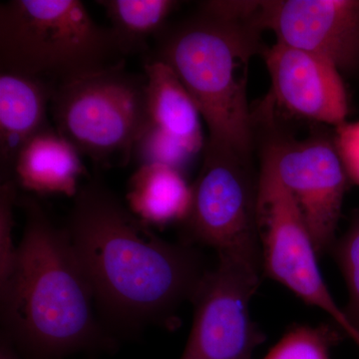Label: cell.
Returning <instances> with one entry per match:
<instances>
[{
	"mask_svg": "<svg viewBox=\"0 0 359 359\" xmlns=\"http://www.w3.org/2000/svg\"><path fill=\"white\" fill-rule=\"evenodd\" d=\"M332 141L349 182L359 186V121L335 127Z\"/></svg>",
	"mask_w": 359,
	"mask_h": 359,
	"instance_id": "cell-21",
	"label": "cell"
},
{
	"mask_svg": "<svg viewBox=\"0 0 359 359\" xmlns=\"http://www.w3.org/2000/svg\"><path fill=\"white\" fill-rule=\"evenodd\" d=\"M192 200V185L183 173L167 165L138 166L127 186V207L151 228L183 224Z\"/></svg>",
	"mask_w": 359,
	"mask_h": 359,
	"instance_id": "cell-15",
	"label": "cell"
},
{
	"mask_svg": "<svg viewBox=\"0 0 359 359\" xmlns=\"http://www.w3.org/2000/svg\"><path fill=\"white\" fill-rule=\"evenodd\" d=\"M190 214L180 242L212 248L218 255L262 264L257 235L259 179L250 160L205 144L200 173L192 185Z\"/></svg>",
	"mask_w": 359,
	"mask_h": 359,
	"instance_id": "cell-7",
	"label": "cell"
},
{
	"mask_svg": "<svg viewBox=\"0 0 359 359\" xmlns=\"http://www.w3.org/2000/svg\"><path fill=\"white\" fill-rule=\"evenodd\" d=\"M86 176L81 155L54 127L25 144L13 170L20 189L42 196L74 198L81 187L80 179Z\"/></svg>",
	"mask_w": 359,
	"mask_h": 359,
	"instance_id": "cell-13",
	"label": "cell"
},
{
	"mask_svg": "<svg viewBox=\"0 0 359 359\" xmlns=\"http://www.w3.org/2000/svg\"><path fill=\"white\" fill-rule=\"evenodd\" d=\"M146 86L124 61L62 85L51 99L54 128L97 166H127L149 124Z\"/></svg>",
	"mask_w": 359,
	"mask_h": 359,
	"instance_id": "cell-5",
	"label": "cell"
},
{
	"mask_svg": "<svg viewBox=\"0 0 359 359\" xmlns=\"http://www.w3.org/2000/svg\"><path fill=\"white\" fill-rule=\"evenodd\" d=\"M109 18L113 36L122 55L147 48L148 40L167 28V21L178 1L173 0H101Z\"/></svg>",
	"mask_w": 359,
	"mask_h": 359,
	"instance_id": "cell-16",
	"label": "cell"
},
{
	"mask_svg": "<svg viewBox=\"0 0 359 359\" xmlns=\"http://www.w3.org/2000/svg\"><path fill=\"white\" fill-rule=\"evenodd\" d=\"M192 299V330L180 359H254L266 335L250 304L261 283L262 264L219 255Z\"/></svg>",
	"mask_w": 359,
	"mask_h": 359,
	"instance_id": "cell-8",
	"label": "cell"
},
{
	"mask_svg": "<svg viewBox=\"0 0 359 359\" xmlns=\"http://www.w3.org/2000/svg\"><path fill=\"white\" fill-rule=\"evenodd\" d=\"M149 123L178 140L193 155L204 151L201 113L173 69L150 59L144 65Z\"/></svg>",
	"mask_w": 359,
	"mask_h": 359,
	"instance_id": "cell-14",
	"label": "cell"
},
{
	"mask_svg": "<svg viewBox=\"0 0 359 359\" xmlns=\"http://www.w3.org/2000/svg\"><path fill=\"white\" fill-rule=\"evenodd\" d=\"M194 157L195 155L187 150L178 140L150 123L137 142L133 153L138 166L163 164L174 168L181 173Z\"/></svg>",
	"mask_w": 359,
	"mask_h": 359,
	"instance_id": "cell-18",
	"label": "cell"
},
{
	"mask_svg": "<svg viewBox=\"0 0 359 359\" xmlns=\"http://www.w3.org/2000/svg\"><path fill=\"white\" fill-rule=\"evenodd\" d=\"M257 223L264 275L327 313L359 347V332L323 280L316 245L294 197L264 160L259 176Z\"/></svg>",
	"mask_w": 359,
	"mask_h": 359,
	"instance_id": "cell-6",
	"label": "cell"
},
{
	"mask_svg": "<svg viewBox=\"0 0 359 359\" xmlns=\"http://www.w3.org/2000/svg\"><path fill=\"white\" fill-rule=\"evenodd\" d=\"M110 28L79 0H11L0 6V72L54 89L121 62Z\"/></svg>",
	"mask_w": 359,
	"mask_h": 359,
	"instance_id": "cell-4",
	"label": "cell"
},
{
	"mask_svg": "<svg viewBox=\"0 0 359 359\" xmlns=\"http://www.w3.org/2000/svg\"><path fill=\"white\" fill-rule=\"evenodd\" d=\"M25 229L15 266L0 287L1 332L26 359L115 354L121 341L105 327L65 226L39 200L21 196Z\"/></svg>",
	"mask_w": 359,
	"mask_h": 359,
	"instance_id": "cell-2",
	"label": "cell"
},
{
	"mask_svg": "<svg viewBox=\"0 0 359 359\" xmlns=\"http://www.w3.org/2000/svg\"><path fill=\"white\" fill-rule=\"evenodd\" d=\"M278 102L292 114L339 126L349 105L341 73L309 52L276 43L264 54Z\"/></svg>",
	"mask_w": 359,
	"mask_h": 359,
	"instance_id": "cell-11",
	"label": "cell"
},
{
	"mask_svg": "<svg viewBox=\"0 0 359 359\" xmlns=\"http://www.w3.org/2000/svg\"><path fill=\"white\" fill-rule=\"evenodd\" d=\"M20 187L14 179L2 180L0 185V287L13 275L18 245L14 243V209L20 199Z\"/></svg>",
	"mask_w": 359,
	"mask_h": 359,
	"instance_id": "cell-20",
	"label": "cell"
},
{
	"mask_svg": "<svg viewBox=\"0 0 359 359\" xmlns=\"http://www.w3.org/2000/svg\"><path fill=\"white\" fill-rule=\"evenodd\" d=\"M0 359H26L23 358L15 346L6 339L4 335L0 334Z\"/></svg>",
	"mask_w": 359,
	"mask_h": 359,
	"instance_id": "cell-22",
	"label": "cell"
},
{
	"mask_svg": "<svg viewBox=\"0 0 359 359\" xmlns=\"http://www.w3.org/2000/svg\"><path fill=\"white\" fill-rule=\"evenodd\" d=\"M88 359H98L97 356H89Z\"/></svg>",
	"mask_w": 359,
	"mask_h": 359,
	"instance_id": "cell-23",
	"label": "cell"
},
{
	"mask_svg": "<svg viewBox=\"0 0 359 359\" xmlns=\"http://www.w3.org/2000/svg\"><path fill=\"white\" fill-rule=\"evenodd\" d=\"M55 89L35 78L0 72V172L13 179L16 158L28 141L52 127L48 121Z\"/></svg>",
	"mask_w": 359,
	"mask_h": 359,
	"instance_id": "cell-12",
	"label": "cell"
},
{
	"mask_svg": "<svg viewBox=\"0 0 359 359\" xmlns=\"http://www.w3.org/2000/svg\"><path fill=\"white\" fill-rule=\"evenodd\" d=\"M257 25L275 33L276 43L320 56L340 73L359 68V0L262 1Z\"/></svg>",
	"mask_w": 359,
	"mask_h": 359,
	"instance_id": "cell-10",
	"label": "cell"
},
{
	"mask_svg": "<svg viewBox=\"0 0 359 359\" xmlns=\"http://www.w3.org/2000/svg\"><path fill=\"white\" fill-rule=\"evenodd\" d=\"M262 30L255 23L197 16L166 28L154 59L173 69L209 129L207 145L250 160L252 119L248 78Z\"/></svg>",
	"mask_w": 359,
	"mask_h": 359,
	"instance_id": "cell-3",
	"label": "cell"
},
{
	"mask_svg": "<svg viewBox=\"0 0 359 359\" xmlns=\"http://www.w3.org/2000/svg\"><path fill=\"white\" fill-rule=\"evenodd\" d=\"M264 160L294 197L318 256L330 252L349 183L334 141L316 138L273 144Z\"/></svg>",
	"mask_w": 359,
	"mask_h": 359,
	"instance_id": "cell-9",
	"label": "cell"
},
{
	"mask_svg": "<svg viewBox=\"0 0 359 359\" xmlns=\"http://www.w3.org/2000/svg\"><path fill=\"white\" fill-rule=\"evenodd\" d=\"M341 332L337 325H294L264 359H332L330 351Z\"/></svg>",
	"mask_w": 359,
	"mask_h": 359,
	"instance_id": "cell-17",
	"label": "cell"
},
{
	"mask_svg": "<svg viewBox=\"0 0 359 359\" xmlns=\"http://www.w3.org/2000/svg\"><path fill=\"white\" fill-rule=\"evenodd\" d=\"M330 252H334L348 290V304L344 311L359 332V212L353 215L348 229L337 238Z\"/></svg>",
	"mask_w": 359,
	"mask_h": 359,
	"instance_id": "cell-19",
	"label": "cell"
},
{
	"mask_svg": "<svg viewBox=\"0 0 359 359\" xmlns=\"http://www.w3.org/2000/svg\"><path fill=\"white\" fill-rule=\"evenodd\" d=\"M65 228L99 316L120 341L150 327L174 330L209 271L197 247L159 237L98 177L80 187Z\"/></svg>",
	"mask_w": 359,
	"mask_h": 359,
	"instance_id": "cell-1",
	"label": "cell"
}]
</instances>
